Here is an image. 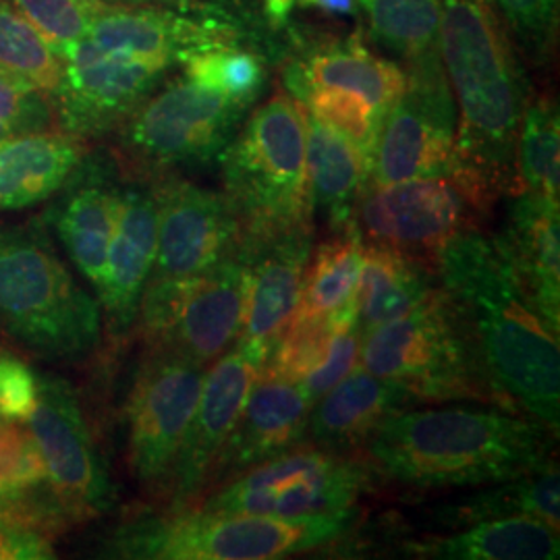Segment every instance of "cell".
<instances>
[{
  "label": "cell",
  "instance_id": "6da1fadb",
  "mask_svg": "<svg viewBox=\"0 0 560 560\" xmlns=\"http://www.w3.org/2000/svg\"><path fill=\"white\" fill-rule=\"evenodd\" d=\"M439 52L457 104L448 179L486 214L520 194L517 138L534 92L497 0H441Z\"/></svg>",
  "mask_w": 560,
  "mask_h": 560
},
{
  "label": "cell",
  "instance_id": "7a4b0ae2",
  "mask_svg": "<svg viewBox=\"0 0 560 560\" xmlns=\"http://www.w3.org/2000/svg\"><path fill=\"white\" fill-rule=\"evenodd\" d=\"M436 275L459 301L502 395L559 434V332L525 295L494 237L471 229L448 241L436 256Z\"/></svg>",
  "mask_w": 560,
  "mask_h": 560
},
{
  "label": "cell",
  "instance_id": "3957f363",
  "mask_svg": "<svg viewBox=\"0 0 560 560\" xmlns=\"http://www.w3.org/2000/svg\"><path fill=\"white\" fill-rule=\"evenodd\" d=\"M555 430L501 407H425L388 418L361 457L409 488L488 486L548 469Z\"/></svg>",
  "mask_w": 560,
  "mask_h": 560
},
{
  "label": "cell",
  "instance_id": "277c9868",
  "mask_svg": "<svg viewBox=\"0 0 560 560\" xmlns=\"http://www.w3.org/2000/svg\"><path fill=\"white\" fill-rule=\"evenodd\" d=\"M360 365L420 405L478 402L520 413L492 381L471 324L441 282L409 314L363 335Z\"/></svg>",
  "mask_w": 560,
  "mask_h": 560
},
{
  "label": "cell",
  "instance_id": "5b68a950",
  "mask_svg": "<svg viewBox=\"0 0 560 560\" xmlns=\"http://www.w3.org/2000/svg\"><path fill=\"white\" fill-rule=\"evenodd\" d=\"M0 332L46 361L83 360L101 345V303L34 222L0 226Z\"/></svg>",
  "mask_w": 560,
  "mask_h": 560
},
{
  "label": "cell",
  "instance_id": "8992f818",
  "mask_svg": "<svg viewBox=\"0 0 560 560\" xmlns=\"http://www.w3.org/2000/svg\"><path fill=\"white\" fill-rule=\"evenodd\" d=\"M222 194L241 241L314 226L307 177V110L287 92L249 110L219 156Z\"/></svg>",
  "mask_w": 560,
  "mask_h": 560
},
{
  "label": "cell",
  "instance_id": "52a82bcc",
  "mask_svg": "<svg viewBox=\"0 0 560 560\" xmlns=\"http://www.w3.org/2000/svg\"><path fill=\"white\" fill-rule=\"evenodd\" d=\"M355 511L310 520L219 513L196 504L140 513L120 525L110 550L122 559L266 560L324 548L349 534Z\"/></svg>",
  "mask_w": 560,
  "mask_h": 560
},
{
  "label": "cell",
  "instance_id": "ba28073f",
  "mask_svg": "<svg viewBox=\"0 0 560 560\" xmlns=\"http://www.w3.org/2000/svg\"><path fill=\"white\" fill-rule=\"evenodd\" d=\"M252 108L185 75L162 83L115 131L122 177L159 179L219 161Z\"/></svg>",
  "mask_w": 560,
  "mask_h": 560
},
{
  "label": "cell",
  "instance_id": "9c48e42d",
  "mask_svg": "<svg viewBox=\"0 0 560 560\" xmlns=\"http://www.w3.org/2000/svg\"><path fill=\"white\" fill-rule=\"evenodd\" d=\"M376 478L361 455L330 453L305 441L224 481L194 504L219 513L310 520L353 511Z\"/></svg>",
  "mask_w": 560,
  "mask_h": 560
},
{
  "label": "cell",
  "instance_id": "30bf717a",
  "mask_svg": "<svg viewBox=\"0 0 560 560\" xmlns=\"http://www.w3.org/2000/svg\"><path fill=\"white\" fill-rule=\"evenodd\" d=\"M249 272L240 252L189 280H148L133 330L143 351L208 368L241 337Z\"/></svg>",
  "mask_w": 560,
  "mask_h": 560
},
{
  "label": "cell",
  "instance_id": "8fae6325",
  "mask_svg": "<svg viewBox=\"0 0 560 560\" xmlns=\"http://www.w3.org/2000/svg\"><path fill=\"white\" fill-rule=\"evenodd\" d=\"M407 83L382 119L368 185L448 177L457 104L442 67L441 52L405 62Z\"/></svg>",
  "mask_w": 560,
  "mask_h": 560
},
{
  "label": "cell",
  "instance_id": "7c38bea8",
  "mask_svg": "<svg viewBox=\"0 0 560 560\" xmlns=\"http://www.w3.org/2000/svg\"><path fill=\"white\" fill-rule=\"evenodd\" d=\"M206 370L171 353L143 351L127 399V460L131 476L154 501L164 502L166 497Z\"/></svg>",
  "mask_w": 560,
  "mask_h": 560
},
{
  "label": "cell",
  "instance_id": "4fadbf2b",
  "mask_svg": "<svg viewBox=\"0 0 560 560\" xmlns=\"http://www.w3.org/2000/svg\"><path fill=\"white\" fill-rule=\"evenodd\" d=\"M62 69L50 94L57 127L80 140H101L162 85L168 69L161 62L104 52L88 36L55 50Z\"/></svg>",
  "mask_w": 560,
  "mask_h": 560
},
{
  "label": "cell",
  "instance_id": "5bb4252c",
  "mask_svg": "<svg viewBox=\"0 0 560 560\" xmlns=\"http://www.w3.org/2000/svg\"><path fill=\"white\" fill-rule=\"evenodd\" d=\"M25 423L38 444L48 486L69 521L108 513L115 486L73 386L57 374H38L36 409Z\"/></svg>",
  "mask_w": 560,
  "mask_h": 560
},
{
  "label": "cell",
  "instance_id": "9a60e30c",
  "mask_svg": "<svg viewBox=\"0 0 560 560\" xmlns=\"http://www.w3.org/2000/svg\"><path fill=\"white\" fill-rule=\"evenodd\" d=\"M481 212L448 177L368 185L355 208L363 241L384 243L436 266L442 247L478 229Z\"/></svg>",
  "mask_w": 560,
  "mask_h": 560
},
{
  "label": "cell",
  "instance_id": "2e32d148",
  "mask_svg": "<svg viewBox=\"0 0 560 560\" xmlns=\"http://www.w3.org/2000/svg\"><path fill=\"white\" fill-rule=\"evenodd\" d=\"M268 353L270 349L261 342L237 340L208 365L198 407L173 465L164 509L189 506L203 494Z\"/></svg>",
  "mask_w": 560,
  "mask_h": 560
},
{
  "label": "cell",
  "instance_id": "e0dca14e",
  "mask_svg": "<svg viewBox=\"0 0 560 560\" xmlns=\"http://www.w3.org/2000/svg\"><path fill=\"white\" fill-rule=\"evenodd\" d=\"M159 229L148 280H189L237 254L241 224L222 191L179 175L152 179Z\"/></svg>",
  "mask_w": 560,
  "mask_h": 560
},
{
  "label": "cell",
  "instance_id": "ac0fdd59",
  "mask_svg": "<svg viewBox=\"0 0 560 560\" xmlns=\"http://www.w3.org/2000/svg\"><path fill=\"white\" fill-rule=\"evenodd\" d=\"M104 52L180 65L214 46L245 44L247 34L229 18L200 15L164 7H129L101 2L85 34Z\"/></svg>",
  "mask_w": 560,
  "mask_h": 560
},
{
  "label": "cell",
  "instance_id": "d6986e66",
  "mask_svg": "<svg viewBox=\"0 0 560 560\" xmlns=\"http://www.w3.org/2000/svg\"><path fill=\"white\" fill-rule=\"evenodd\" d=\"M312 407L314 400L300 382L287 381L261 370L212 467L203 494L254 465L305 442Z\"/></svg>",
  "mask_w": 560,
  "mask_h": 560
},
{
  "label": "cell",
  "instance_id": "ffe728a7",
  "mask_svg": "<svg viewBox=\"0 0 560 560\" xmlns=\"http://www.w3.org/2000/svg\"><path fill=\"white\" fill-rule=\"evenodd\" d=\"M159 206L152 180L122 177L115 235L98 287L102 322L110 337H127L138 318L140 300L156 256Z\"/></svg>",
  "mask_w": 560,
  "mask_h": 560
},
{
  "label": "cell",
  "instance_id": "44dd1931",
  "mask_svg": "<svg viewBox=\"0 0 560 560\" xmlns=\"http://www.w3.org/2000/svg\"><path fill=\"white\" fill-rule=\"evenodd\" d=\"M122 173L115 156L88 152L55 198L52 221L75 268L98 291L119 219Z\"/></svg>",
  "mask_w": 560,
  "mask_h": 560
},
{
  "label": "cell",
  "instance_id": "7402d4cb",
  "mask_svg": "<svg viewBox=\"0 0 560 560\" xmlns=\"http://www.w3.org/2000/svg\"><path fill=\"white\" fill-rule=\"evenodd\" d=\"M312 247L314 226L240 241L237 252L249 272L240 340H254L272 349L298 312L301 282Z\"/></svg>",
  "mask_w": 560,
  "mask_h": 560
},
{
  "label": "cell",
  "instance_id": "603a6c76",
  "mask_svg": "<svg viewBox=\"0 0 560 560\" xmlns=\"http://www.w3.org/2000/svg\"><path fill=\"white\" fill-rule=\"evenodd\" d=\"M284 92L305 102L314 88H342L360 94L382 117L399 101L407 75L405 67L368 50L360 32L345 40L295 38V55L282 67Z\"/></svg>",
  "mask_w": 560,
  "mask_h": 560
},
{
  "label": "cell",
  "instance_id": "cb8c5ba5",
  "mask_svg": "<svg viewBox=\"0 0 560 560\" xmlns=\"http://www.w3.org/2000/svg\"><path fill=\"white\" fill-rule=\"evenodd\" d=\"M494 241L525 295L546 324L560 332L559 200L525 191L513 196L504 229Z\"/></svg>",
  "mask_w": 560,
  "mask_h": 560
},
{
  "label": "cell",
  "instance_id": "d4e9b609",
  "mask_svg": "<svg viewBox=\"0 0 560 560\" xmlns=\"http://www.w3.org/2000/svg\"><path fill=\"white\" fill-rule=\"evenodd\" d=\"M402 388L358 365L314 402L305 441L339 455H361L384 421L416 407Z\"/></svg>",
  "mask_w": 560,
  "mask_h": 560
},
{
  "label": "cell",
  "instance_id": "484cf974",
  "mask_svg": "<svg viewBox=\"0 0 560 560\" xmlns=\"http://www.w3.org/2000/svg\"><path fill=\"white\" fill-rule=\"evenodd\" d=\"M88 152V141L60 129L0 141V214L55 198Z\"/></svg>",
  "mask_w": 560,
  "mask_h": 560
},
{
  "label": "cell",
  "instance_id": "4316f807",
  "mask_svg": "<svg viewBox=\"0 0 560 560\" xmlns=\"http://www.w3.org/2000/svg\"><path fill=\"white\" fill-rule=\"evenodd\" d=\"M402 550L413 559L552 560L559 559V527L525 515L478 521L451 536L407 541Z\"/></svg>",
  "mask_w": 560,
  "mask_h": 560
},
{
  "label": "cell",
  "instance_id": "83f0119b",
  "mask_svg": "<svg viewBox=\"0 0 560 560\" xmlns=\"http://www.w3.org/2000/svg\"><path fill=\"white\" fill-rule=\"evenodd\" d=\"M436 284L439 275L432 261L384 243H365L355 295L361 332L409 314Z\"/></svg>",
  "mask_w": 560,
  "mask_h": 560
},
{
  "label": "cell",
  "instance_id": "f1b7e54d",
  "mask_svg": "<svg viewBox=\"0 0 560 560\" xmlns=\"http://www.w3.org/2000/svg\"><path fill=\"white\" fill-rule=\"evenodd\" d=\"M372 164L353 141L307 113V177L314 212H326L332 231L355 221Z\"/></svg>",
  "mask_w": 560,
  "mask_h": 560
},
{
  "label": "cell",
  "instance_id": "f546056e",
  "mask_svg": "<svg viewBox=\"0 0 560 560\" xmlns=\"http://www.w3.org/2000/svg\"><path fill=\"white\" fill-rule=\"evenodd\" d=\"M365 241L353 221L312 247L293 318L326 316L355 303Z\"/></svg>",
  "mask_w": 560,
  "mask_h": 560
},
{
  "label": "cell",
  "instance_id": "4dcf8cb0",
  "mask_svg": "<svg viewBox=\"0 0 560 560\" xmlns=\"http://www.w3.org/2000/svg\"><path fill=\"white\" fill-rule=\"evenodd\" d=\"M478 494L448 504L441 511V521L453 527L471 525L478 521L504 517H536L555 527L560 525L559 467L552 465L536 474L513 480L488 483Z\"/></svg>",
  "mask_w": 560,
  "mask_h": 560
},
{
  "label": "cell",
  "instance_id": "1f68e13d",
  "mask_svg": "<svg viewBox=\"0 0 560 560\" xmlns=\"http://www.w3.org/2000/svg\"><path fill=\"white\" fill-rule=\"evenodd\" d=\"M559 104L548 94H532L523 110L515 154L520 194L559 200Z\"/></svg>",
  "mask_w": 560,
  "mask_h": 560
},
{
  "label": "cell",
  "instance_id": "d6a6232c",
  "mask_svg": "<svg viewBox=\"0 0 560 560\" xmlns=\"http://www.w3.org/2000/svg\"><path fill=\"white\" fill-rule=\"evenodd\" d=\"M374 40L416 60L439 50L441 0H358Z\"/></svg>",
  "mask_w": 560,
  "mask_h": 560
},
{
  "label": "cell",
  "instance_id": "836d02e7",
  "mask_svg": "<svg viewBox=\"0 0 560 560\" xmlns=\"http://www.w3.org/2000/svg\"><path fill=\"white\" fill-rule=\"evenodd\" d=\"M185 78L233 101L256 104L268 83L266 57L243 44L214 46L180 62Z\"/></svg>",
  "mask_w": 560,
  "mask_h": 560
},
{
  "label": "cell",
  "instance_id": "e575fe53",
  "mask_svg": "<svg viewBox=\"0 0 560 560\" xmlns=\"http://www.w3.org/2000/svg\"><path fill=\"white\" fill-rule=\"evenodd\" d=\"M355 322V303L326 316L293 318L272 345L261 370L287 381H303L312 370L320 365L340 330L353 326Z\"/></svg>",
  "mask_w": 560,
  "mask_h": 560
},
{
  "label": "cell",
  "instance_id": "d590c367",
  "mask_svg": "<svg viewBox=\"0 0 560 560\" xmlns=\"http://www.w3.org/2000/svg\"><path fill=\"white\" fill-rule=\"evenodd\" d=\"M0 65L48 98L59 85L62 62L52 44L7 0H0Z\"/></svg>",
  "mask_w": 560,
  "mask_h": 560
},
{
  "label": "cell",
  "instance_id": "8d00e7d4",
  "mask_svg": "<svg viewBox=\"0 0 560 560\" xmlns=\"http://www.w3.org/2000/svg\"><path fill=\"white\" fill-rule=\"evenodd\" d=\"M303 106L312 117L353 141L372 164L384 117L370 102L342 88H314Z\"/></svg>",
  "mask_w": 560,
  "mask_h": 560
},
{
  "label": "cell",
  "instance_id": "74e56055",
  "mask_svg": "<svg viewBox=\"0 0 560 560\" xmlns=\"http://www.w3.org/2000/svg\"><path fill=\"white\" fill-rule=\"evenodd\" d=\"M48 488L46 467L32 430L0 418V502H15Z\"/></svg>",
  "mask_w": 560,
  "mask_h": 560
},
{
  "label": "cell",
  "instance_id": "f35d334b",
  "mask_svg": "<svg viewBox=\"0 0 560 560\" xmlns=\"http://www.w3.org/2000/svg\"><path fill=\"white\" fill-rule=\"evenodd\" d=\"M502 20L532 67H546L559 38L560 0H497Z\"/></svg>",
  "mask_w": 560,
  "mask_h": 560
},
{
  "label": "cell",
  "instance_id": "ab89813d",
  "mask_svg": "<svg viewBox=\"0 0 560 560\" xmlns=\"http://www.w3.org/2000/svg\"><path fill=\"white\" fill-rule=\"evenodd\" d=\"M48 129H59L50 98L0 65V141Z\"/></svg>",
  "mask_w": 560,
  "mask_h": 560
},
{
  "label": "cell",
  "instance_id": "60d3db41",
  "mask_svg": "<svg viewBox=\"0 0 560 560\" xmlns=\"http://www.w3.org/2000/svg\"><path fill=\"white\" fill-rule=\"evenodd\" d=\"M57 50L88 34L101 0H7Z\"/></svg>",
  "mask_w": 560,
  "mask_h": 560
},
{
  "label": "cell",
  "instance_id": "b9f144b4",
  "mask_svg": "<svg viewBox=\"0 0 560 560\" xmlns=\"http://www.w3.org/2000/svg\"><path fill=\"white\" fill-rule=\"evenodd\" d=\"M361 339H363V332L358 322L340 330L332 340L326 358L320 361V365L300 382L305 393L310 395V399L316 402L360 365Z\"/></svg>",
  "mask_w": 560,
  "mask_h": 560
},
{
  "label": "cell",
  "instance_id": "7bdbcfd3",
  "mask_svg": "<svg viewBox=\"0 0 560 560\" xmlns=\"http://www.w3.org/2000/svg\"><path fill=\"white\" fill-rule=\"evenodd\" d=\"M36 400L38 372L0 347V418L25 423L36 409Z\"/></svg>",
  "mask_w": 560,
  "mask_h": 560
},
{
  "label": "cell",
  "instance_id": "ee69618b",
  "mask_svg": "<svg viewBox=\"0 0 560 560\" xmlns=\"http://www.w3.org/2000/svg\"><path fill=\"white\" fill-rule=\"evenodd\" d=\"M298 7L328 18H358L361 13L358 0H298Z\"/></svg>",
  "mask_w": 560,
  "mask_h": 560
},
{
  "label": "cell",
  "instance_id": "f6af8a7d",
  "mask_svg": "<svg viewBox=\"0 0 560 560\" xmlns=\"http://www.w3.org/2000/svg\"><path fill=\"white\" fill-rule=\"evenodd\" d=\"M264 18L272 30H284L291 20L293 9L298 7V0H261Z\"/></svg>",
  "mask_w": 560,
  "mask_h": 560
},
{
  "label": "cell",
  "instance_id": "bcb514c9",
  "mask_svg": "<svg viewBox=\"0 0 560 560\" xmlns=\"http://www.w3.org/2000/svg\"><path fill=\"white\" fill-rule=\"evenodd\" d=\"M108 4H129V7H164V9H177V11H194L200 4L194 0H101Z\"/></svg>",
  "mask_w": 560,
  "mask_h": 560
},
{
  "label": "cell",
  "instance_id": "7dc6e473",
  "mask_svg": "<svg viewBox=\"0 0 560 560\" xmlns=\"http://www.w3.org/2000/svg\"><path fill=\"white\" fill-rule=\"evenodd\" d=\"M0 504H2V502H0Z\"/></svg>",
  "mask_w": 560,
  "mask_h": 560
}]
</instances>
